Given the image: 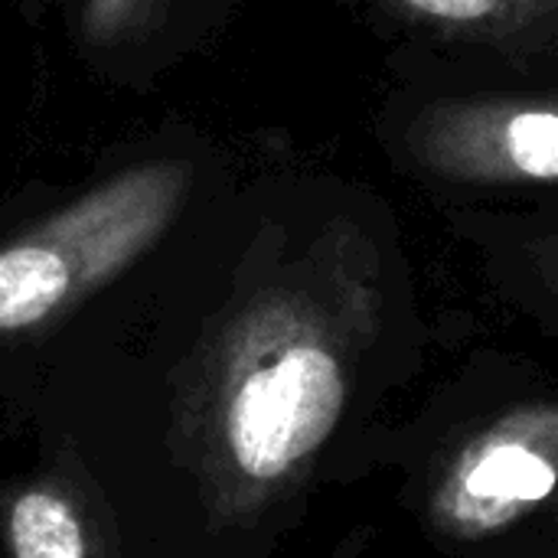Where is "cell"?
Returning a JSON list of instances; mask_svg holds the SVG:
<instances>
[{"label":"cell","mask_w":558,"mask_h":558,"mask_svg":"<svg viewBox=\"0 0 558 558\" xmlns=\"http://www.w3.org/2000/svg\"><path fill=\"white\" fill-rule=\"evenodd\" d=\"M239 0H62L72 56L92 78L147 95L216 46Z\"/></svg>","instance_id":"obj_6"},{"label":"cell","mask_w":558,"mask_h":558,"mask_svg":"<svg viewBox=\"0 0 558 558\" xmlns=\"http://www.w3.org/2000/svg\"><path fill=\"white\" fill-rule=\"evenodd\" d=\"M373 141L396 177L454 206L558 193V82L389 75Z\"/></svg>","instance_id":"obj_4"},{"label":"cell","mask_w":558,"mask_h":558,"mask_svg":"<svg viewBox=\"0 0 558 558\" xmlns=\"http://www.w3.org/2000/svg\"><path fill=\"white\" fill-rule=\"evenodd\" d=\"M383 43L389 75L558 82V0H343Z\"/></svg>","instance_id":"obj_5"},{"label":"cell","mask_w":558,"mask_h":558,"mask_svg":"<svg viewBox=\"0 0 558 558\" xmlns=\"http://www.w3.org/2000/svg\"><path fill=\"white\" fill-rule=\"evenodd\" d=\"M376 471L445 558L543 523L558 504V376L517 350H471L415 412L366 438L360 477Z\"/></svg>","instance_id":"obj_3"},{"label":"cell","mask_w":558,"mask_h":558,"mask_svg":"<svg viewBox=\"0 0 558 558\" xmlns=\"http://www.w3.org/2000/svg\"><path fill=\"white\" fill-rule=\"evenodd\" d=\"M320 558H383L379 556V530L373 523H356Z\"/></svg>","instance_id":"obj_10"},{"label":"cell","mask_w":558,"mask_h":558,"mask_svg":"<svg viewBox=\"0 0 558 558\" xmlns=\"http://www.w3.org/2000/svg\"><path fill=\"white\" fill-rule=\"evenodd\" d=\"M0 536L10 558H121L105 497L69 458L0 490Z\"/></svg>","instance_id":"obj_8"},{"label":"cell","mask_w":558,"mask_h":558,"mask_svg":"<svg viewBox=\"0 0 558 558\" xmlns=\"http://www.w3.org/2000/svg\"><path fill=\"white\" fill-rule=\"evenodd\" d=\"M242 173L206 131L167 121L85 180L0 206V353L59 337Z\"/></svg>","instance_id":"obj_2"},{"label":"cell","mask_w":558,"mask_h":558,"mask_svg":"<svg viewBox=\"0 0 558 558\" xmlns=\"http://www.w3.org/2000/svg\"><path fill=\"white\" fill-rule=\"evenodd\" d=\"M543 523H553V526H558V504H556V507H553V513H549V517H546Z\"/></svg>","instance_id":"obj_11"},{"label":"cell","mask_w":558,"mask_h":558,"mask_svg":"<svg viewBox=\"0 0 558 558\" xmlns=\"http://www.w3.org/2000/svg\"><path fill=\"white\" fill-rule=\"evenodd\" d=\"M471 558H558V526L553 523H533Z\"/></svg>","instance_id":"obj_9"},{"label":"cell","mask_w":558,"mask_h":558,"mask_svg":"<svg viewBox=\"0 0 558 558\" xmlns=\"http://www.w3.org/2000/svg\"><path fill=\"white\" fill-rule=\"evenodd\" d=\"M441 213L487 291L536 330L558 337V193Z\"/></svg>","instance_id":"obj_7"},{"label":"cell","mask_w":558,"mask_h":558,"mask_svg":"<svg viewBox=\"0 0 558 558\" xmlns=\"http://www.w3.org/2000/svg\"><path fill=\"white\" fill-rule=\"evenodd\" d=\"M105 301L170 356L183 458L242 533L360 481L366 438L435 347L392 203L333 170H242Z\"/></svg>","instance_id":"obj_1"}]
</instances>
